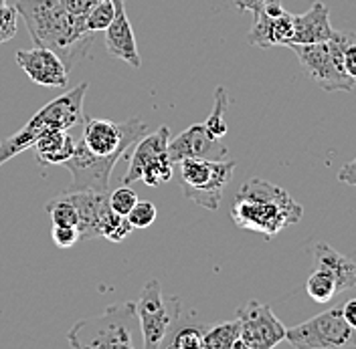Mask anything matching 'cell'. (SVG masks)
<instances>
[{"label": "cell", "instance_id": "cell-13", "mask_svg": "<svg viewBox=\"0 0 356 349\" xmlns=\"http://www.w3.org/2000/svg\"><path fill=\"white\" fill-rule=\"evenodd\" d=\"M71 198V202L75 204L77 212H79V239L81 240H93L102 239V228L104 222L110 216V192L102 194V192H65Z\"/></svg>", "mask_w": 356, "mask_h": 349}, {"label": "cell", "instance_id": "cell-9", "mask_svg": "<svg viewBox=\"0 0 356 349\" xmlns=\"http://www.w3.org/2000/svg\"><path fill=\"white\" fill-rule=\"evenodd\" d=\"M122 160V155H108L99 158L88 152L83 142H75V153L71 160L63 164L67 172H71V182L65 192H110V178L113 172V166Z\"/></svg>", "mask_w": 356, "mask_h": 349}, {"label": "cell", "instance_id": "cell-17", "mask_svg": "<svg viewBox=\"0 0 356 349\" xmlns=\"http://www.w3.org/2000/svg\"><path fill=\"white\" fill-rule=\"evenodd\" d=\"M170 137H172L170 128L162 126V128H158V130L152 131V133L148 131L144 137H140V139L134 144V150L132 152H128L130 155H126V158H128V172L124 176V184H126V186L138 182V180L142 178V174H144L146 166H148L152 160H156L160 153H164L168 150Z\"/></svg>", "mask_w": 356, "mask_h": 349}, {"label": "cell", "instance_id": "cell-26", "mask_svg": "<svg viewBox=\"0 0 356 349\" xmlns=\"http://www.w3.org/2000/svg\"><path fill=\"white\" fill-rule=\"evenodd\" d=\"M172 172H175V162L168 158V153L164 152L146 166V170H144V174H142L140 180L146 186H152L154 188V186H162V184L170 182Z\"/></svg>", "mask_w": 356, "mask_h": 349}, {"label": "cell", "instance_id": "cell-4", "mask_svg": "<svg viewBox=\"0 0 356 349\" xmlns=\"http://www.w3.org/2000/svg\"><path fill=\"white\" fill-rule=\"evenodd\" d=\"M138 323L136 303L126 301L110 305L104 313L77 321L67 333L69 346L75 349L134 348V327Z\"/></svg>", "mask_w": 356, "mask_h": 349}, {"label": "cell", "instance_id": "cell-37", "mask_svg": "<svg viewBox=\"0 0 356 349\" xmlns=\"http://www.w3.org/2000/svg\"><path fill=\"white\" fill-rule=\"evenodd\" d=\"M342 315H344L346 323L356 329V299H350L342 305Z\"/></svg>", "mask_w": 356, "mask_h": 349}, {"label": "cell", "instance_id": "cell-19", "mask_svg": "<svg viewBox=\"0 0 356 349\" xmlns=\"http://www.w3.org/2000/svg\"><path fill=\"white\" fill-rule=\"evenodd\" d=\"M33 148L37 150V160L43 166H63L75 153V139L63 130H47L37 137Z\"/></svg>", "mask_w": 356, "mask_h": 349}, {"label": "cell", "instance_id": "cell-2", "mask_svg": "<svg viewBox=\"0 0 356 349\" xmlns=\"http://www.w3.org/2000/svg\"><path fill=\"white\" fill-rule=\"evenodd\" d=\"M304 208L284 188L251 178L239 188L231 206V219L235 226L257 232L267 240L277 237L284 228L300 222Z\"/></svg>", "mask_w": 356, "mask_h": 349}, {"label": "cell", "instance_id": "cell-15", "mask_svg": "<svg viewBox=\"0 0 356 349\" xmlns=\"http://www.w3.org/2000/svg\"><path fill=\"white\" fill-rule=\"evenodd\" d=\"M293 39V15L284 10L277 17H269L259 10L253 15V24L247 35V43L269 49V46H289Z\"/></svg>", "mask_w": 356, "mask_h": 349}, {"label": "cell", "instance_id": "cell-31", "mask_svg": "<svg viewBox=\"0 0 356 349\" xmlns=\"http://www.w3.org/2000/svg\"><path fill=\"white\" fill-rule=\"evenodd\" d=\"M19 31V12L15 6L2 4L0 6V43H8L15 39Z\"/></svg>", "mask_w": 356, "mask_h": 349}, {"label": "cell", "instance_id": "cell-16", "mask_svg": "<svg viewBox=\"0 0 356 349\" xmlns=\"http://www.w3.org/2000/svg\"><path fill=\"white\" fill-rule=\"evenodd\" d=\"M330 22V12L324 2H314L304 15H293V39L291 44H314L330 41L336 37ZM289 44V46H291Z\"/></svg>", "mask_w": 356, "mask_h": 349}, {"label": "cell", "instance_id": "cell-24", "mask_svg": "<svg viewBox=\"0 0 356 349\" xmlns=\"http://www.w3.org/2000/svg\"><path fill=\"white\" fill-rule=\"evenodd\" d=\"M47 212L51 216L53 226H75L79 224V212L75 208V204L71 202V198L67 196L65 192L61 196L53 198L47 202Z\"/></svg>", "mask_w": 356, "mask_h": 349}, {"label": "cell", "instance_id": "cell-32", "mask_svg": "<svg viewBox=\"0 0 356 349\" xmlns=\"http://www.w3.org/2000/svg\"><path fill=\"white\" fill-rule=\"evenodd\" d=\"M51 239L59 248H71L77 244V240H81L79 239V230L75 226H53Z\"/></svg>", "mask_w": 356, "mask_h": 349}, {"label": "cell", "instance_id": "cell-1", "mask_svg": "<svg viewBox=\"0 0 356 349\" xmlns=\"http://www.w3.org/2000/svg\"><path fill=\"white\" fill-rule=\"evenodd\" d=\"M15 8L33 43L57 53L69 71L88 55L95 41V33H88L83 22L71 17L61 0H17Z\"/></svg>", "mask_w": 356, "mask_h": 349}, {"label": "cell", "instance_id": "cell-3", "mask_svg": "<svg viewBox=\"0 0 356 349\" xmlns=\"http://www.w3.org/2000/svg\"><path fill=\"white\" fill-rule=\"evenodd\" d=\"M356 41V33H336V37L324 43L291 44L304 75L318 87L332 91H353L356 79L344 71V49Z\"/></svg>", "mask_w": 356, "mask_h": 349}, {"label": "cell", "instance_id": "cell-14", "mask_svg": "<svg viewBox=\"0 0 356 349\" xmlns=\"http://www.w3.org/2000/svg\"><path fill=\"white\" fill-rule=\"evenodd\" d=\"M106 46H108L110 55H113L115 59L128 63L134 69L142 67L132 24L128 21V15H126V0H115L113 21L106 28Z\"/></svg>", "mask_w": 356, "mask_h": 349}, {"label": "cell", "instance_id": "cell-35", "mask_svg": "<svg viewBox=\"0 0 356 349\" xmlns=\"http://www.w3.org/2000/svg\"><path fill=\"white\" fill-rule=\"evenodd\" d=\"M338 180H340V182H344V184H348V186H355L356 188V158L350 162V164H346V166H342V168H340V172H338Z\"/></svg>", "mask_w": 356, "mask_h": 349}, {"label": "cell", "instance_id": "cell-11", "mask_svg": "<svg viewBox=\"0 0 356 349\" xmlns=\"http://www.w3.org/2000/svg\"><path fill=\"white\" fill-rule=\"evenodd\" d=\"M168 158L178 164L186 158H202V160H227L229 150L219 137H213L204 124L191 126L188 130L170 137L168 142Z\"/></svg>", "mask_w": 356, "mask_h": 349}, {"label": "cell", "instance_id": "cell-36", "mask_svg": "<svg viewBox=\"0 0 356 349\" xmlns=\"http://www.w3.org/2000/svg\"><path fill=\"white\" fill-rule=\"evenodd\" d=\"M267 2L269 0H235V6H237L239 12H247L249 10V12L255 15V12H259L266 6Z\"/></svg>", "mask_w": 356, "mask_h": 349}, {"label": "cell", "instance_id": "cell-12", "mask_svg": "<svg viewBox=\"0 0 356 349\" xmlns=\"http://www.w3.org/2000/svg\"><path fill=\"white\" fill-rule=\"evenodd\" d=\"M17 65L26 73V77L41 85V87H57L63 89L67 85L69 69L61 61L57 53L51 49L37 46L31 51H19L17 53Z\"/></svg>", "mask_w": 356, "mask_h": 349}, {"label": "cell", "instance_id": "cell-23", "mask_svg": "<svg viewBox=\"0 0 356 349\" xmlns=\"http://www.w3.org/2000/svg\"><path fill=\"white\" fill-rule=\"evenodd\" d=\"M41 135V131L35 130L31 124H26L22 130H19L15 135L6 137L0 142V166H4L8 160H13L15 155H19L24 150L33 148L37 144V137Z\"/></svg>", "mask_w": 356, "mask_h": 349}, {"label": "cell", "instance_id": "cell-18", "mask_svg": "<svg viewBox=\"0 0 356 349\" xmlns=\"http://www.w3.org/2000/svg\"><path fill=\"white\" fill-rule=\"evenodd\" d=\"M314 264L328 269L332 273L336 284H338V293H344V291L356 287V262L346 259L342 253L334 250L332 246L318 242L314 246Z\"/></svg>", "mask_w": 356, "mask_h": 349}, {"label": "cell", "instance_id": "cell-8", "mask_svg": "<svg viewBox=\"0 0 356 349\" xmlns=\"http://www.w3.org/2000/svg\"><path fill=\"white\" fill-rule=\"evenodd\" d=\"M241 335L235 349H271L286 339V327L275 317L271 307L261 301H247L237 309Z\"/></svg>", "mask_w": 356, "mask_h": 349}, {"label": "cell", "instance_id": "cell-27", "mask_svg": "<svg viewBox=\"0 0 356 349\" xmlns=\"http://www.w3.org/2000/svg\"><path fill=\"white\" fill-rule=\"evenodd\" d=\"M115 15V0H99L93 4L86 15V31L88 33H102L110 26Z\"/></svg>", "mask_w": 356, "mask_h": 349}, {"label": "cell", "instance_id": "cell-6", "mask_svg": "<svg viewBox=\"0 0 356 349\" xmlns=\"http://www.w3.org/2000/svg\"><path fill=\"white\" fill-rule=\"evenodd\" d=\"M286 339L296 349L356 348V329L346 323L342 307H334L296 327L286 329Z\"/></svg>", "mask_w": 356, "mask_h": 349}, {"label": "cell", "instance_id": "cell-29", "mask_svg": "<svg viewBox=\"0 0 356 349\" xmlns=\"http://www.w3.org/2000/svg\"><path fill=\"white\" fill-rule=\"evenodd\" d=\"M156 214H158V210H156V206L150 200H138L134 204L132 210H130V214H128V220H130L132 228L142 230V228H148V226L154 224Z\"/></svg>", "mask_w": 356, "mask_h": 349}, {"label": "cell", "instance_id": "cell-7", "mask_svg": "<svg viewBox=\"0 0 356 349\" xmlns=\"http://www.w3.org/2000/svg\"><path fill=\"white\" fill-rule=\"evenodd\" d=\"M182 313V303L178 297H164L158 279H150L144 284L138 301L136 315L142 329L144 349H158L166 333L175 325L178 315Z\"/></svg>", "mask_w": 356, "mask_h": 349}, {"label": "cell", "instance_id": "cell-20", "mask_svg": "<svg viewBox=\"0 0 356 349\" xmlns=\"http://www.w3.org/2000/svg\"><path fill=\"white\" fill-rule=\"evenodd\" d=\"M209 325L199 321V317L195 315H178L175 325L166 333V337L162 339L160 348L164 349H202V339L207 333Z\"/></svg>", "mask_w": 356, "mask_h": 349}, {"label": "cell", "instance_id": "cell-25", "mask_svg": "<svg viewBox=\"0 0 356 349\" xmlns=\"http://www.w3.org/2000/svg\"><path fill=\"white\" fill-rule=\"evenodd\" d=\"M227 108H229V97H227V91L222 87H217L215 91V105H213V111L211 115L207 117L204 121V128L207 131L213 135V137H219L222 139L227 135V121H225V113H227Z\"/></svg>", "mask_w": 356, "mask_h": 349}, {"label": "cell", "instance_id": "cell-10", "mask_svg": "<svg viewBox=\"0 0 356 349\" xmlns=\"http://www.w3.org/2000/svg\"><path fill=\"white\" fill-rule=\"evenodd\" d=\"M88 87V83H79L77 87L61 93L59 97H55L53 101H49L44 108L37 111L29 119V124L35 130L41 131V133L47 130L69 131L71 128L83 124V119H86V115H83V99H86Z\"/></svg>", "mask_w": 356, "mask_h": 349}, {"label": "cell", "instance_id": "cell-30", "mask_svg": "<svg viewBox=\"0 0 356 349\" xmlns=\"http://www.w3.org/2000/svg\"><path fill=\"white\" fill-rule=\"evenodd\" d=\"M138 202V194L134 192L132 188H128L126 184L118 190L110 192V206L113 212L122 214V216H128L130 210L134 208V204Z\"/></svg>", "mask_w": 356, "mask_h": 349}, {"label": "cell", "instance_id": "cell-28", "mask_svg": "<svg viewBox=\"0 0 356 349\" xmlns=\"http://www.w3.org/2000/svg\"><path fill=\"white\" fill-rule=\"evenodd\" d=\"M130 232H132V224H130L128 216H122V214H118V212L111 210L110 216L104 222L102 239H108L111 242H122Z\"/></svg>", "mask_w": 356, "mask_h": 349}, {"label": "cell", "instance_id": "cell-38", "mask_svg": "<svg viewBox=\"0 0 356 349\" xmlns=\"http://www.w3.org/2000/svg\"><path fill=\"white\" fill-rule=\"evenodd\" d=\"M2 4H6V0H0V6H2Z\"/></svg>", "mask_w": 356, "mask_h": 349}, {"label": "cell", "instance_id": "cell-33", "mask_svg": "<svg viewBox=\"0 0 356 349\" xmlns=\"http://www.w3.org/2000/svg\"><path fill=\"white\" fill-rule=\"evenodd\" d=\"M99 0H61V4L67 8V12L71 17H75L77 21H81L86 24V15L89 12V8L93 4H97Z\"/></svg>", "mask_w": 356, "mask_h": 349}, {"label": "cell", "instance_id": "cell-21", "mask_svg": "<svg viewBox=\"0 0 356 349\" xmlns=\"http://www.w3.org/2000/svg\"><path fill=\"white\" fill-rule=\"evenodd\" d=\"M306 293L316 303H328L330 299H334L338 295V284L332 273L328 269L316 266L306 281Z\"/></svg>", "mask_w": 356, "mask_h": 349}, {"label": "cell", "instance_id": "cell-22", "mask_svg": "<svg viewBox=\"0 0 356 349\" xmlns=\"http://www.w3.org/2000/svg\"><path fill=\"white\" fill-rule=\"evenodd\" d=\"M239 335H241V325H239V319L235 317L233 321H225L221 325L207 329L204 339H202V349H235Z\"/></svg>", "mask_w": 356, "mask_h": 349}, {"label": "cell", "instance_id": "cell-34", "mask_svg": "<svg viewBox=\"0 0 356 349\" xmlns=\"http://www.w3.org/2000/svg\"><path fill=\"white\" fill-rule=\"evenodd\" d=\"M342 63H344V71H346L353 79H356V41L344 49Z\"/></svg>", "mask_w": 356, "mask_h": 349}, {"label": "cell", "instance_id": "cell-5", "mask_svg": "<svg viewBox=\"0 0 356 349\" xmlns=\"http://www.w3.org/2000/svg\"><path fill=\"white\" fill-rule=\"evenodd\" d=\"M178 166L184 198L207 210H217L221 206L222 192L233 178V170L237 168V162L186 158L178 162Z\"/></svg>", "mask_w": 356, "mask_h": 349}]
</instances>
